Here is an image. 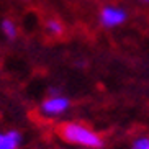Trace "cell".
<instances>
[{
	"instance_id": "1",
	"label": "cell",
	"mask_w": 149,
	"mask_h": 149,
	"mask_svg": "<svg viewBox=\"0 0 149 149\" xmlns=\"http://www.w3.org/2000/svg\"><path fill=\"white\" fill-rule=\"evenodd\" d=\"M57 134L66 144L82 149H103L105 139L100 133H97L87 123L82 121H64L57 128Z\"/></svg>"
},
{
	"instance_id": "2",
	"label": "cell",
	"mask_w": 149,
	"mask_h": 149,
	"mask_svg": "<svg viewBox=\"0 0 149 149\" xmlns=\"http://www.w3.org/2000/svg\"><path fill=\"white\" fill-rule=\"evenodd\" d=\"M72 105L69 97L62 95V93H49L46 98L40 103V115L44 116V118H49V120H54V118H59L62 116L64 113H67Z\"/></svg>"
},
{
	"instance_id": "3",
	"label": "cell",
	"mask_w": 149,
	"mask_h": 149,
	"mask_svg": "<svg viewBox=\"0 0 149 149\" xmlns=\"http://www.w3.org/2000/svg\"><path fill=\"white\" fill-rule=\"evenodd\" d=\"M98 22H100V26H103L105 30L120 28L128 22V10L123 8L121 5L107 3L98 12Z\"/></svg>"
},
{
	"instance_id": "4",
	"label": "cell",
	"mask_w": 149,
	"mask_h": 149,
	"mask_svg": "<svg viewBox=\"0 0 149 149\" xmlns=\"http://www.w3.org/2000/svg\"><path fill=\"white\" fill-rule=\"evenodd\" d=\"M23 134L18 130L0 131V149H22Z\"/></svg>"
},
{
	"instance_id": "5",
	"label": "cell",
	"mask_w": 149,
	"mask_h": 149,
	"mask_svg": "<svg viewBox=\"0 0 149 149\" xmlns=\"http://www.w3.org/2000/svg\"><path fill=\"white\" fill-rule=\"evenodd\" d=\"M0 33L5 40L8 41H15L18 38V26L17 23L12 20V18H2L0 22Z\"/></svg>"
},
{
	"instance_id": "6",
	"label": "cell",
	"mask_w": 149,
	"mask_h": 149,
	"mask_svg": "<svg viewBox=\"0 0 149 149\" xmlns=\"http://www.w3.org/2000/svg\"><path fill=\"white\" fill-rule=\"evenodd\" d=\"M44 28L51 36H61L64 33V25L57 18H49L48 22L44 23Z\"/></svg>"
},
{
	"instance_id": "7",
	"label": "cell",
	"mask_w": 149,
	"mask_h": 149,
	"mask_svg": "<svg viewBox=\"0 0 149 149\" xmlns=\"http://www.w3.org/2000/svg\"><path fill=\"white\" fill-rule=\"evenodd\" d=\"M130 149H149V136H138L131 141Z\"/></svg>"
},
{
	"instance_id": "8",
	"label": "cell",
	"mask_w": 149,
	"mask_h": 149,
	"mask_svg": "<svg viewBox=\"0 0 149 149\" xmlns=\"http://www.w3.org/2000/svg\"><path fill=\"white\" fill-rule=\"evenodd\" d=\"M138 3H143V5H149V0H134Z\"/></svg>"
},
{
	"instance_id": "9",
	"label": "cell",
	"mask_w": 149,
	"mask_h": 149,
	"mask_svg": "<svg viewBox=\"0 0 149 149\" xmlns=\"http://www.w3.org/2000/svg\"><path fill=\"white\" fill-rule=\"evenodd\" d=\"M61 149H62V148H61Z\"/></svg>"
}]
</instances>
